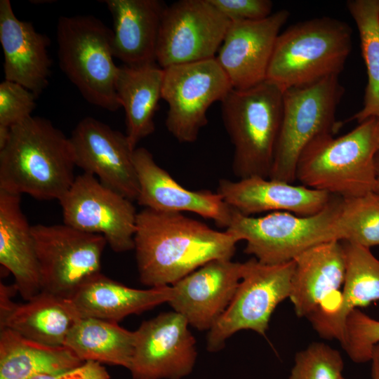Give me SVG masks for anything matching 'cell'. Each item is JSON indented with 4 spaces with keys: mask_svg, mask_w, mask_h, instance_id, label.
Returning <instances> with one entry per match:
<instances>
[{
    "mask_svg": "<svg viewBox=\"0 0 379 379\" xmlns=\"http://www.w3.org/2000/svg\"><path fill=\"white\" fill-rule=\"evenodd\" d=\"M238 242L182 213L144 208L134 234L140 281L150 288L171 286L211 260L232 259Z\"/></svg>",
    "mask_w": 379,
    "mask_h": 379,
    "instance_id": "cell-1",
    "label": "cell"
},
{
    "mask_svg": "<svg viewBox=\"0 0 379 379\" xmlns=\"http://www.w3.org/2000/svg\"><path fill=\"white\" fill-rule=\"evenodd\" d=\"M76 166L69 138L44 118L11 128L0 149V190L39 200H60L72 185Z\"/></svg>",
    "mask_w": 379,
    "mask_h": 379,
    "instance_id": "cell-2",
    "label": "cell"
},
{
    "mask_svg": "<svg viewBox=\"0 0 379 379\" xmlns=\"http://www.w3.org/2000/svg\"><path fill=\"white\" fill-rule=\"evenodd\" d=\"M319 135L300 154L295 181L305 187L350 199L374 192L379 119L370 117L347 133Z\"/></svg>",
    "mask_w": 379,
    "mask_h": 379,
    "instance_id": "cell-3",
    "label": "cell"
},
{
    "mask_svg": "<svg viewBox=\"0 0 379 379\" xmlns=\"http://www.w3.org/2000/svg\"><path fill=\"white\" fill-rule=\"evenodd\" d=\"M352 34L345 22L326 16L292 25L277 39L266 81L284 92L338 76L352 50Z\"/></svg>",
    "mask_w": 379,
    "mask_h": 379,
    "instance_id": "cell-4",
    "label": "cell"
},
{
    "mask_svg": "<svg viewBox=\"0 0 379 379\" xmlns=\"http://www.w3.org/2000/svg\"><path fill=\"white\" fill-rule=\"evenodd\" d=\"M220 103L234 147L233 174L239 179L269 178L281 122L283 91L265 80L248 89L232 88Z\"/></svg>",
    "mask_w": 379,
    "mask_h": 379,
    "instance_id": "cell-5",
    "label": "cell"
},
{
    "mask_svg": "<svg viewBox=\"0 0 379 379\" xmlns=\"http://www.w3.org/2000/svg\"><path fill=\"white\" fill-rule=\"evenodd\" d=\"M342 203L343 198L333 195L323 210L307 216L276 211L253 217L233 209L225 231L239 241H245L244 252L259 262L281 264L318 244L343 241L339 224Z\"/></svg>",
    "mask_w": 379,
    "mask_h": 379,
    "instance_id": "cell-6",
    "label": "cell"
},
{
    "mask_svg": "<svg viewBox=\"0 0 379 379\" xmlns=\"http://www.w3.org/2000/svg\"><path fill=\"white\" fill-rule=\"evenodd\" d=\"M113 32L93 15L62 16L57 25L59 65L89 103L114 112L119 67L114 62Z\"/></svg>",
    "mask_w": 379,
    "mask_h": 379,
    "instance_id": "cell-7",
    "label": "cell"
},
{
    "mask_svg": "<svg viewBox=\"0 0 379 379\" xmlns=\"http://www.w3.org/2000/svg\"><path fill=\"white\" fill-rule=\"evenodd\" d=\"M344 93L338 76L283 92V111L272 169L269 178L295 182L300 154L317 137L335 132L342 123L335 119Z\"/></svg>",
    "mask_w": 379,
    "mask_h": 379,
    "instance_id": "cell-8",
    "label": "cell"
},
{
    "mask_svg": "<svg viewBox=\"0 0 379 379\" xmlns=\"http://www.w3.org/2000/svg\"><path fill=\"white\" fill-rule=\"evenodd\" d=\"M244 263V274L232 301L208 331L206 347L209 352L222 349L226 340L241 330L265 335L274 310L289 298L293 260L267 265L253 258Z\"/></svg>",
    "mask_w": 379,
    "mask_h": 379,
    "instance_id": "cell-9",
    "label": "cell"
},
{
    "mask_svg": "<svg viewBox=\"0 0 379 379\" xmlns=\"http://www.w3.org/2000/svg\"><path fill=\"white\" fill-rule=\"evenodd\" d=\"M41 291L72 298L87 281L100 273L105 238L67 225L32 226Z\"/></svg>",
    "mask_w": 379,
    "mask_h": 379,
    "instance_id": "cell-10",
    "label": "cell"
},
{
    "mask_svg": "<svg viewBox=\"0 0 379 379\" xmlns=\"http://www.w3.org/2000/svg\"><path fill=\"white\" fill-rule=\"evenodd\" d=\"M163 69L161 99L168 105L166 127L180 142H193L208 123V109L225 98L231 83L215 58Z\"/></svg>",
    "mask_w": 379,
    "mask_h": 379,
    "instance_id": "cell-11",
    "label": "cell"
},
{
    "mask_svg": "<svg viewBox=\"0 0 379 379\" xmlns=\"http://www.w3.org/2000/svg\"><path fill=\"white\" fill-rule=\"evenodd\" d=\"M64 224L103 236L117 253L134 249L138 212L133 201L84 173L59 200Z\"/></svg>",
    "mask_w": 379,
    "mask_h": 379,
    "instance_id": "cell-12",
    "label": "cell"
},
{
    "mask_svg": "<svg viewBox=\"0 0 379 379\" xmlns=\"http://www.w3.org/2000/svg\"><path fill=\"white\" fill-rule=\"evenodd\" d=\"M230 22L209 0H180L166 6L157 63L164 69L215 58Z\"/></svg>",
    "mask_w": 379,
    "mask_h": 379,
    "instance_id": "cell-13",
    "label": "cell"
},
{
    "mask_svg": "<svg viewBox=\"0 0 379 379\" xmlns=\"http://www.w3.org/2000/svg\"><path fill=\"white\" fill-rule=\"evenodd\" d=\"M189 324L180 314L162 312L135 331L128 371L133 379H182L194 369L197 352Z\"/></svg>",
    "mask_w": 379,
    "mask_h": 379,
    "instance_id": "cell-14",
    "label": "cell"
},
{
    "mask_svg": "<svg viewBox=\"0 0 379 379\" xmlns=\"http://www.w3.org/2000/svg\"><path fill=\"white\" fill-rule=\"evenodd\" d=\"M69 138L76 166L130 200L137 199L135 149L126 134L87 117L78 123Z\"/></svg>",
    "mask_w": 379,
    "mask_h": 379,
    "instance_id": "cell-15",
    "label": "cell"
},
{
    "mask_svg": "<svg viewBox=\"0 0 379 379\" xmlns=\"http://www.w3.org/2000/svg\"><path fill=\"white\" fill-rule=\"evenodd\" d=\"M289 16L281 9L262 20L230 22L215 60L232 88L245 90L266 80L277 39Z\"/></svg>",
    "mask_w": 379,
    "mask_h": 379,
    "instance_id": "cell-16",
    "label": "cell"
},
{
    "mask_svg": "<svg viewBox=\"0 0 379 379\" xmlns=\"http://www.w3.org/2000/svg\"><path fill=\"white\" fill-rule=\"evenodd\" d=\"M244 271V262L211 260L171 285L168 303L190 326L209 331L229 306Z\"/></svg>",
    "mask_w": 379,
    "mask_h": 379,
    "instance_id": "cell-17",
    "label": "cell"
},
{
    "mask_svg": "<svg viewBox=\"0 0 379 379\" xmlns=\"http://www.w3.org/2000/svg\"><path fill=\"white\" fill-rule=\"evenodd\" d=\"M133 161L139 183L136 201L140 206L162 212H191L227 227L233 208L217 192L185 188L156 163L145 147L135 149Z\"/></svg>",
    "mask_w": 379,
    "mask_h": 379,
    "instance_id": "cell-18",
    "label": "cell"
},
{
    "mask_svg": "<svg viewBox=\"0 0 379 379\" xmlns=\"http://www.w3.org/2000/svg\"><path fill=\"white\" fill-rule=\"evenodd\" d=\"M216 192L245 215L276 211L312 215L323 210L333 197L326 192L259 176L235 181L221 179Z\"/></svg>",
    "mask_w": 379,
    "mask_h": 379,
    "instance_id": "cell-19",
    "label": "cell"
},
{
    "mask_svg": "<svg viewBox=\"0 0 379 379\" xmlns=\"http://www.w3.org/2000/svg\"><path fill=\"white\" fill-rule=\"evenodd\" d=\"M0 42L5 80L22 85L38 97L47 88L51 75L50 40L30 22L18 19L9 0L0 1Z\"/></svg>",
    "mask_w": 379,
    "mask_h": 379,
    "instance_id": "cell-20",
    "label": "cell"
},
{
    "mask_svg": "<svg viewBox=\"0 0 379 379\" xmlns=\"http://www.w3.org/2000/svg\"><path fill=\"white\" fill-rule=\"evenodd\" d=\"M0 328H9L34 341L62 346L73 325L81 318L69 298L41 291L23 304L11 300L14 288H0Z\"/></svg>",
    "mask_w": 379,
    "mask_h": 379,
    "instance_id": "cell-21",
    "label": "cell"
},
{
    "mask_svg": "<svg viewBox=\"0 0 379 379\" xmlns=\"http://www.w3.org/2000/svg\"><path fill=\"white\" fill-rule=\"evenodd\" d=\"M289 298L295 314L309 317L344 283L346 255L342 241L314 246L294 259Z\"/></svg>",
    "mask_w": 379,
    "mask_h": 379,
    "instance_id": "cell-22",
    "label": "cell"
},
{
    "mask_svg": "<svg viewBox=\"0 0 379 379\" xmlns=\"http://www.w3.org/2000/svg\"><path fill=\"white\" fill-rule=\"evenodd\" d=\"M346 255L343 291L334 308L319 309L307 317L314 328L326 338L344 339L348 314L359 307L379 300V259L370 248L342 241Z\"/></svg>",
    "mask_w": 379,
    "mask_h": 379,
    "instance_id": "cell-23",
    "label": "cell"
},
{
    "mask_svg": "<svg viewBox=\"0 0 379 379\" xmlns=\"http://www.w3.org/2000/svg\"><path fill=\"white\" fill-rule=\"evenodd\" d=\"M103 2L113 18L114 57L128 66L157 63L159 29L166 7L164 3L159 0Z\"/></svg>",
    "mask_w": 379,
    "mask_h": 379,
    "instance_id": "cell-24",
    "label": "cell"
},
{
    "mask_svg": "<svg viewBox=\"0 0 379 379\" xmlns=\"http://www.w3.org/2000/svg\"><path fill=\"white\" fill-rule=\"evenodd\" d=\"M21 195L0 190V263L15 279L26 301L41 291L32 226L22 212Z\"/></svg>",
    "mask_w": 379,
    "mask_h": 379,
    "instance_id": "cell-25",
    "label": "cell"
},
{
    "mask_svg": "<svg viewBox=\"0 0 379 379\" xmlns=\"http://www.w3.org/2000/svg\"><path fill=\"white\" fill-rule=\"evenodd\" d=\"M172 286L137 289L99 273L87 281L70 298L81 317L119 322L168 302Z\"/></svg>",
    "mask_w": 379,
    "mask_h": 379,
    "instance_id": "cell-26",
    "label": "cell"
},
{
    "mask_svg": "<svg viewBox=\"0 0 379 379\" xmlns=\"http://www.w3.org/2000/svg\"><path fill=\"white\" fill-rule=\"evenodd\" d=\"M164 69L157 63L119 67L116 92L126 117V135L133 149L155 129L154 117L161 99Z\"/></svg>",
    "mask_w": 379,
    "mask_h": 379,
    "instance_id": "cell-27",
    "label": "cell"
},
{
    "mask_svg": "<svg viewBox=\"0 0 379 379\" xmlns=\"http://www.w3.org/2000/svg\"><path fill=\"white\" fill-rule=\"evenodd\" d=\"M67 347L52 346L28 339L9 328L0 331V379H32L81 365Z\"/></svg>",
    "mask_w": 379,
    "mask_h": 379,
    "instance_id": "cell-28",
    "label": "cell"
},
{
    "mask_svg": "<svg viewBox=\"0 0 379 379\" xmlns=\"http://www.w3.org/2000/svg\"><path fill=\"white\" fill-rule=\"evenodd\" d=\"M135 345V331L117 322L81 317L69 331L64 346L81 361L120 366L128 370Z\"/></svg>",
    "mask_w": 379,
    "mask_h": 379,
    "instance_id": "cell-29",
    "label": "cell"
},
{
    "mask_svg": "<svg viewBox=\"0 0 379 379\" xmlns=\"http://www.w3.org/2000/svg\"><path fill=\"white\" fill-rule=\"evenodd\" d=\"M346 6L359 32L368 76L363 107L349 119L359 124L379 114V0H348Z\"/></svg>",
    "mask_w": 379,
    "mask_h": 379,
    "instance_id": "cell-30",
    "label": "cell"
},
{
    "mask_svg": "<svg viewBox=\"0 0 379 379\" xmlns=\"http://www.w3.org/2000/svg\"><path fill=\"white\" fill-rule=\"evenodd\" d=\"M339 224L343 241L367 248L379 245V195L343 199Z\"/></svg>",
    "mask_w": 379,
    "mask_h": 379,
    "instance_id": "cell-31",
    "label": "cell"
},
{
    "mask_svg": "<svg viewBox=\"0 0 379 379\" xmlns=\"http://www.w3.org/2000/svg\"><path fill=\"white\" fill-rule=\"evenodd\" d=\"M343 366L338 350L322 343H313L295 354L289 379H340Z\"/></svg>",
    "mask_w": 379,
    "mask_h": 379,
    "instance_id": "cell-32",
    "label": "cell"
},
{
    "mask_svg": "<svg viewBox=\"0 0 379 379\" xmlns=\"http://www.w3.org/2000/svg\"><path fill=\"white\" fill-rule=\"evenodd\" d=\"M378 343L379 320L353 310L346 318L341 343L350 358L356 363L370 361L373 347Z\"/></svg>",
    "mask_w": 379,
    "mask_h": 379,
    "instance_id": "cell-33",
    "label": "cell"
},
{
    "mask_svg": "<svg viewBox=\"0 0 379 379\" xmlns=\"http://www.w3.org/2000/svg\"><path fill=\"white\" fill-rule=\"evenodd\" d=\"M37 96L22 85L4 80L0 84V125L11 127L30 117Z\"/></svg>",
    "mask_w": 379,
    "mask_h": 379,
    "instance_id": "cell-34",
    "label": "cell"
},
{
    "mask_svg": "<svg viewBox=\"0 0 379 379\" xmlns=\"http://www.w3.org/2000/svg\"><path fill=\"white\" fill-rule=\"evenodd\" d=\"M230 21L258 20L272 13L270 0H209Z\"/></svg>",
    "mask_w": 379,
    "mask_h": 379,
    "instance_id": "cell-35",
    "label": "cell"
},
{
    "mask_svg": "<svg viewBox=\"0 0 379 379\" xmlns=\"http://www.w3.org/2000/svg\"><path fill=\"white\" fill-rule=\"evenodd\" d=\"M32 379H110V376L100 363L86 361L77 367L55 373L41 375Z\"/></svg>",
    "mask_w": 379,
    "mask_h": 379,
    "instance_id": "cell-36",
    "label": "cell"
},
{
    "mask_svg": "<svg viewBox=\"0 0 379 379\" xmlns=\"http://www.w3.org/2000/svg\"><path fill=\"white\" fill-rule=\"evenodd\" d=\"M370 361H371V378L379 379V343L373 347Z\"/></svg>",
    "mask_w": 379,
    "mask_h": 379,
    "instance_id": "cell-37",
    "label": "cell"
},
{
    "mask_svg": "<svg viewBox=\"0 0 379 379\" xmlns=\"http://www.w3.org/2000/svg\"><path fill=\"white\" fill-rule=\"evenodd\" d=\"M11 128V127L9 126L0 125V149H3L9 140Z\"/></svg>",
    "mask_w": 379,
    "mask_h": 379,
    "instance_id": "cell-38",
    "label": "cell"
},
{
    "mask_svg": "<svg viewBox=\"0 0 379 379\" xmlns=\"http://www.w3.org/2000/svg\"><path fill=\"white\" fill-rule=\"evenodd\" d=\"M374 192L379 195V151L375 157V184Z\"/></svg>",
    "mask_w": 379,
    "mask_h": 379,
    "instance_id": "cell-39",
    "label": "cell"
},
{
    "mask_svg": "<svg viewBox=\"0 0 379 379\" xmlns=\"http://www.w3.org/2000/svg\"><path fill=\"white\" fill-rule=\"evenodd\" d=\"M340 379H346L343 376H342Z\"/></svg>",
    "mask_w": 379,
    "mask_h": 379,
    "instance_id": "cell-40",
    "label": "cell"
},
{
    "mask_svg": "<svg viewBox=\"0 0 379 379\" xmlns=\"http://www.w3.org/2000/svg\"><path fill=\"white\" fill-rule=\"evenodd\" d=\"M376 117H378V119H379V114H378V116H377Z\"/></svg>",
    "mask_w": 379,
    "mask_h": 379,
    "instance_id": "cell-41",
    "label": "cell"
}]
</instances>
